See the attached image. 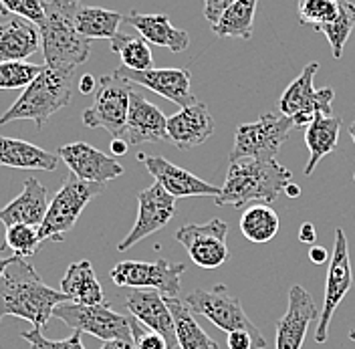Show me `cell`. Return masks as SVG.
<instances>
[{
  "instance_id": "6da1fadb",
  "label": "cell",
  "mask_w": 355,
  "mask_h": 349,
  "mask_svg": "<svg viewBox=\"0 0 355 349\" xmlns=\"http://www.w3.org/2000/svg\"><path fill=\"white\" fill-rule=\"evenodd\" d=\"M67 301L65 293L49 287L24 259L12 257L0 279V321L4 317H21L43 329L53 311Z\"/></svg>"
},
{
  "instance_id": "7a4b0ae2",
  "label": "cell",
  "mask_w": 355,
  "mask_h": 349,
  "mask_svg": "<svg viewBox=\"0 0 355 349\" xmlns=\"http://www.w3.org/2000/svg\"><path fill=\"white\" fill-rule=\"evenodd\" d=\"M291 182L293 174L277 160L241 158L230 162L214 204L234 208H243L244 204L252 202L272 204Z\"/></svg>"
},
{
  "instance_id": "3957f363",
  "label": "cell",
  "mask_w": 355,
  "mask_h": 349,
  "mask_svg": "<svg viewBox=\"0 0 355 349\" xmlns=\"http://www.w3.org/2000/svg\"><path fill=\"white\" fill-rule=\"evenodd\" d=\"M73 71L75 69L44 65L37 79L24 87L19 99L0 115V126H8L19 119H31L37 124V130H43L44 124L57 111L71 103Z\"/></svg>"
},
{
  "instance_id": "277c9868",
  "label": "cell",
  "mask_w": 355,
  "mask_h": 349,
  "mask_svg": "<svg viewBox=\"0 0 355 349\" xmlns=\"http://www.w3.org/2000/svg\"><path fill=\"white\" fill-rule=\"evenodd\" d=\"M73 15L57 0H44V21L39 24L44 65L75 69L89 61L91 41L77 31Z\"/></svg>"
},
{
  "instance_id": "5b68a950",
  "label": "cell",
  "mask_w": 355,
  "mask_h": 349,
  "mask_svg": "<svg viewBox=\"0 0 355 349\" xmlns=\"http://www.w3.org/2000/svg\"><path fill=\"white\" fill-rule=\"evenodd\" d=\"M103 192V184L87 182L77 176H67L59 192L49 202V210L43 224L39 226L41 242H63L65 237L73 230L81 212L85 210L89 202Z\"/></svg>"
},
{
  "instance_id": "8992f818",
  "label": "cell",
  "mask_w": 355,
  "mask_h": 349,
  "mask_svg": "<svg viewBox=\"0 0 355 349\" xmlns=\"http://www.w3.org/2000/svg\"><path fill=\"white\" fill-rule=\"evenodd\" d=\"M184 303L192 313L206 317L222 331H248L259 341L261 349L266 348V339L261 329L248 319L241 301L232 297L224 284H214L212 289H196L184 299Z\"/></svg>"
},
{
  "instance_id": "52a82bcc",
  "label": "cell",
  "mask_w": 355,
  "mask_h": 349,
  "mask_svg": "<svg viewBox=\"0 0 355 349\" xmlns=\"http://www.w3.org/2000/svg\"><path fill=\"white\" fill-rule=\"evenodd\" d=\"M132 91V81L123 79L115 71L110 75H103L97 83L91 108L83 111V124L91 130L101 128L110 131L113 139H121L125 131Z\"/></svg>"
},
{
  "instance_id": "ba28073f",
  "label": "cell",
  "mask_w": 355,
  "mask_h": 349,
  "mask_svg": "<svg viewBox=\"0 0 355 349\" xmlns=\"http://www.w3.org/2000/svg\"><path fill=\"white\" fill-rule=\"evenodd\" d=\"M295 124L287 115L265 113L252 124H243L234 131V146L230 152V162L241 158L275 160L287 142Z\"/></svg>"
},
{
  "instance_id": "9c48e42d",
  "label": "cell",
  "mask_w": 355,
  "mask_h": 349,
  "mask_svg": "<svg viewBox=\"0 0 355 349\" xmlns=\"http://www.w3.org/2000/svg\"><path fill=\"white\" fill-rule=\"evenodd\" d=\"M317 71L319 63H309L279 99V110L293 119L295 128L309 126L317 115H331L335 91L333 87H313V77L317 75Z\"/></svg>"
},
{
  "instance_id": "30bf717a",
  "label": "cell",
  "mask_w": 355,
  "mask_h": 349,
  "mask_svg": "<svg viewBox=\"0 0 355 349\" xmlns=\"http://www.w3.org/2000/svg\"><path fill=\"white\" fill-rule=\"evenodd\" d=\"M53 317L63 321L73 331L89 333L101 341H113V339H130L132 327L130 317H123L115 313L107 303L101 305H77V303H63L53 311Z\"/></svg>"
},
{
  "instance_id": "8fae6325",
  "label": "cell",
  "mask_w": 355,
  "mask_h": 349,
  "mask_svg": "<svg viewBox=\"0 0 355 349\" xmlns=\"http://www.w3.org/2000/svg\"><path fill=\"white\" fill-rule=\"evenodd\" d=\"M184 271V262H170L166 259H157L154 262L121 261L111 269L110 277L117 287L154 289L164 297H178Z\"/></svg>"
},
{
  "instance_id": "7c38bea8",
  "label": "cell",
  "mask_w": 355,
  "mask_h": 349,
  "mask_svg": "<svg viewBox=\"0 0 355 349\" xmlns=\"http://www.w3.org/2000/svg\"><path fill=\"white\" fill-rule=\"evenodd\" d=\"M354 287L352 277V259H349V244L343 228L335 230V246L329 259L327 269V279H325V295H323V309L319 313L317 331H315V341L325 343L329 337V325H331L333 313L341 305L343 297L347 291Z\"/></svg>"
},
{
  "instance_id": "4fadbf2b",
  "label": "cell",
  "mask_w": 355,
  "mask_h": 349,
  "mask_svg": "<svg viewBox=\"0 0 355 349\" xmlns=\"http://www.w3.org/2000/svg\"><path fill=\"white\" fill-rule=\"evenodd\" d=\"M226 237L228 224L220 219L208 220L206 224H186L176 232V240L200 269H218L228 261Z\"/></svg>"
},
{
  "instance_id": "5bb4252c",
  "label": "cell",
  "mask_w": 355,
  "mask_h": 349,
  "mask_svg": "<svg viewBox=\"0 0 355 349\" xmlns=\"http://www.w3.org/2000/svg\"><path fill=\"white\" fill-rule=\"evenodd\" d=\"M176 214V198L168 194L157 182L137 194V219L130 235L117 244L119 253L130 250L139 240L162 230Z\"/></svg>"
},
{
  "instance_id": "9a60e30c",
  "label": "cell",
  "mask_w": 355,
  "mask_h": 349,
  "mask_svg": "<svg viewBox=\"0 0 355 349\" xmlns=\"http://www.w3.org/2000/svg\"><path fill=\"white\" fill-rule=\"evenodd\" d=\"M117 75L132 81L133 85L150 89L157 95L170 99L180 108H190L196 103V97L192 93V75L188 69H148V71H133L128 67L115 69Z\"/></svg>"
},
{
  "instance_id": "2e32d148",
  "label": "cell",
  "mask_w": 355,
  "mask_h": 349,
  "mask_svg": "<svg viewBox=\"0 0 355 349\" xmlns=\"http://www.w3.org/2000/svg\"><path fill=\"white\" fill-rule=\"evenodd\" d=\"M137 160L146 166V170L154 176V180L172 196L188 198V196H210L216 198L220 194V186L208 184L200 180L198 176L180 168L176 164L168 162L162 155H146L137 153Z\"/></svg>"
},
{
  "instance_id": "e0dca14e",
  "label": "cell",
  "mask_w": 355,
  "mask_h": 349,
  "mask_svg": "<svg viewBox=\"0 0 355 349\" xmlns=\"http://www.w3.org/2000/svg\"><path fill=\"white\" fill-rule=\"evenodd\" d=\"M57 155L65 162L73 174L87 182L105 184L110 180L123 176L125 172L123 166L115 158H111L85 142H73V144L61 146Z\"/></svg>"
},
{
  "instance_id": "ac0fdd59",
  "label": "cell",
  "mask_w": 355,
  "mask_h": 349,
  "mask_svg": "<svg viewBox=\"0 0 355 349\" xmlns=\"http://www.w3.org/2000/svg\"><path fill=\"white\" fill-rule=\"evenodd\" d=\"M313 319H317V305L311 293L301 284H293L288 291L287 311L277 321V349L303 348Z\"/></svg>"
},
{
  "instance_id": "d6986e66",
  "label": "cell",
  "mask_w": 355,
  "mask_h": 349,
  "mask_svg": "<svg viewBox=\"0 0 355 349\" xmlns=\"http://www.w3.org/2000/svg\"><path fill=\"white\" fill-rule=\"evenodd\" d=\"M125 309L130 315L135 317L139 323H144L148 329L164 335L168 343L176 349V327H174V317L168 305V299L154 289H132L125 299Z\"/></svg>"
},
{
  "instance_id": "ffe728a7",
  "label": "cell",
  "mask_w": 355,
  "mask_h": 349,
  "mask_svg": "<svg viewBox=\"0 0 355 349\" xmlns=\"http://www.w3.org/2000/svg\"><path fill=\"white\" fill-rule=\"evenodd\" d=\"M121 139L130 146L168 142V117L135 89L130 95V111Z\"/></svg>"
},
{
  "instance_id": "44dd1931",
  "label": "cell",
  "mask_w": 355,
  "mask_h": 349,
  "mask_svg": "<svg viewBox=\"0 0 355 349\" xmlns=\"http://www.w3.org/2000/svg\"><path fill=\"white\" fill-rule=\"evenodd\" d=\"M216 130L214 117L206 103L182 108L176 115L168 117V142L180 150H192L202 146Z\"/></svg>"
},
{
  "instance_id": "7402d4cb",
  "label": "cell",
  "mask_w": 355,
  "mask_h": 349,
  "mask_svg": "<svg viewBox=\"0 0 355 349\" xmlns=\"http://www.w3.org/2000/svg\"><path fill=\"white\" fill-rule=\"evenodd\" d=\"M49 210L46 188L37 178H26L22 190L15 200H10L4 208H0V222L4 226L26 224V226H41Z\"/></svg>"
},
{
  "instance_id": "603a6c76",
  "label": "cell",
  "mask_w": 355,
  "mask_h": 349,
  "mask_svg": "<svg viewBox=\"0 0 355 349\" xmlns=\"http://www.w3.org/2000/svg\"><path fill=\"white\" fill-rule=\"evenodd\" d=\"M41 46L39 26L21 17H8L0 22V63L24 61Z\"/></svg>"
},
{
  "instance_id": "cb8c5ba5",
  "label": "cell",
  "mask_w": 355,
  "mask_h": 349,
  "mask_svg": "<svg viewBox=\"0 0 355 349\" xmlns=\"http://www.w3.org/2000/svg\"><path fill=\"white\" fill-rule=\"evenodd\" d=\"M59 160L61 158L57 153L46 152L35 144L0 135V168L55 172L59 168Z\"/></svg>"
},
{
  "instance_id": "d4e9b609",
  "label": "cell",
  "mask_w": 355,
  "mask_h": 349,
  "mask_svg": "<svg viewBox=\"0 0 355 349\" xmlns=\"http://www.w3.org/2000/svg\"><path fill=\"white\" fill-rule=\"evenodd\" d=\"M125 22H130L139 37L155 46H166L172 53L188 51L190 46V35L176 28L166 15H139L137 10H132L125 17Z\"/></svg>"
},
{
  "instance_id": "484cf974",
  "label": "cell",
  "mask_w": 355,
  "mask_h": 349,
  "mask_svg": "<svg viewBox=\"0 0 355 349\" xmlns=\"http://www.w3.org/2000/svg\"><path fill=\"white\" fill-rule=\"evenodd\" d=\"M61 291L71 303L77 305H101L105 303L103 287L97 281L93 264L89 261L71 262L67 266L65 277L61 279Z\"/></svg>"
},
{
  "instance_id": "4316f807",
  "label": "cell",
  "mask_w": 355,
  "mask_h": 349,
  "mask_svg": "<svg viewBox=\"0 0 355 349\" xmlns=\"http://www.w3.org/2000/svg\"><path fill=\"white\" fill-rule=\"evenodd\" d=\"M341 130L339 115H317L305 131V144L309 148V162L305 166V176L313 174L317 164L337 148Z\"/></svg>"
},
{
  "instance_id": "83f0119b",
  "label": "cell",
  "mask_w": 355,
  "mask_h": 349,
  "mask_svg": "<svg viewBox=\"0 0 355 349\" xmlns=\"http://www.w3.org/2000/svg\"><path fill=\"white\" fill-rule=\"evenodd\" d=\"M174 317L176 339L180 349H220V346L200 327L194 313L186 307L180 297H166Z\"/></svg>"
},
{
  "instance_id": "f1b7e54d",
  "label": "cell",
  "mask_w": 355,
  "mask_h": 349,
  "mask_svg": "<svg viewBox=\"0 0 355 349\" xmlns=\"http://www.w3.org/2000/svg\"><path fill=\"white\" fill-rule=\"evenodd\" d=\"M77 31L89 39H113L119 33V24L125 21L123 15L99 8V6H79L73 15Z\"/></svg>"
},
{
  "instance_id": "f546056e",
  "label": "cell",
  "mask_w": 355,
  "mask_h": 349,
  "mask_svg": "<svg viewBox=\"0 0 355 349\" xmlns=\"http://www.w3.org/2000/svg\"><path fill=\"white\" fill-rule=\"evenodd\" d=\"M259 0H234L226 12L220 17V21L212 24V31L216 37H234L248 41L252 37V24L257 15Z\"/></svg>"
},
{
  "instance_id": "4dcf8cb0",
  "label": "cell",
  "mask_w": 355,
  "mask_h": 349,
  "mask_svg": "<svg viewBox=\"0 0 355 349\" xmlns=\"http://www.w3.org/2000/svg\"><path fill=\"white\" fill-rule=\"evenodd\" d=\"M281 226L279 214L268 204H250L241 216V232L244 239L265 244L277 237Z\"/></svg>"
},
{
  "instance_id": "1f68e13d",
  "label": "cell",
  "mask_w": 355,
  "mask_h": 349,
  "mask_svg": "<svg viewBox=\"0 0 355 349\" xmlns=\"http://www.w3.org/2000/svg\"><path fill=\"white\" fill-rule=\"evenodd\" d=\"M111 51L121 57V63L133 71H148L154 69L152 49L144 37H133L125 33H117L111 39Z\"/></svg>"
},
{
  "instance_id": "d6a6232c",
  "label": "cell",
  "mask_w": 355,
  "mask_h": 349,
  "mask_svg": "<svg viewBox=\"0 0 355 349\" xmlns=\"http://www.w3.org/2000/svg\"><path fill=\"white\" fill-rule=\"evenodd\" d=\"M339 2V12L331 22L315 28L319 33H323L327 37V41L331 44L333 59H341L343 55V46L347 43L349 35L355 28V4L352 0H337Z\"/></svg>"
},
{
  "instance_id": "836d02e7",
  "label": "cell",
  "mask_w": 355,
  "mask_h": 349,
  "mask_svg": "<svg viewBox=\"0 0 355 349\" xmlns=\"http://www.w3.org/2000/svg\"><path fill=\"white\" fill-rule=\"evenodd\" d=\"M39 239V228L37 226H26V224H12L6 226L4 232V246L12 253L17 259H28L35 257L41 248Z\"/></svg>"
},
{
  "instance_id": "e575fe53",
  "label": "cell",
  "mask_w": 355,
  "mask_h": 349,
  "mask_svg": "<svg viewBox=\"0 0 355 349\" xmlns=\"http://www.w3.org/2000/svg\"><path fill=\"white\" fill-rule=\"evenodd\" d=\"M43 69L44 65H33V63H26V61L0 63V89L10 91V89L28 87Z\"/></svg>"
},
{
  "instance_id": "d590c367",
  "label": "cell",
  "mask_w": 355,
  "mask_h": 349,
  "mask_svg": "<svg viewBox=\"0 0 355 349\" xmlns=\"http://www.w3.org/2000/svg\"><path fill=\"white\" fill-rule=\"evenodd\" d=\"M297 12H299V21L311 24L313 28H319L337 17L339 2L337 0H301Z\"/></svg>"
},
{
  "instance_id": "8d00e7d4",
  "label": "cell",
  "mask_w": 355,
  "mask_h": 349,
  "mask_svg": "<svg viewBox=\"0 0 355 349\" xmlns=\"http://www.w3.org/2000/svg\"><path fill=\"white\" fill-rule=\"evenodd\" d=\"M0 15H15L39 26L44 21V0H0Z\"/></svg>"
},
{
  "instance_id": "74e56055",
  "label": "cell",
  "mask_w": 355,
  "mask_h": 349,
  "mask_svg": "<svg viewBox=\"0 0 355 349\" xmlns=\"http://www.w3.org/2000/svg\"><path fill=\"white\" fill-rule=\"evenodd\" d=\"M21 335L24 341H28L31 349H85L83 341H81V331H73L67 339H59V341L46 339L41 327L22 331Z\"/></svg>"
},
{
  "instance_id": "f35d334b",
  "label": "cell",
  "mask_w": 355,
  "mask_h": 349,
  "mask_svg": "<svg viewBox=\"0 0 355 349\" xmlns=\"http://www.w3.org/2000/svg\"><path fill=\"white\" fill-rule=\"evenodd\" d=\"M130 327H132L133 348L135 349H174L164 335L148 329L132 315H130Z\"/></svg>"
},
{
  "instance_id": "ab89813d",
  "label": "cell",
  "mask_w": 355,
  "mask_h": 349,
  "mask_svg": "<svg viewBox=\"0 0 355 349\" xmlns=\"http://www.w3.org/2000/svg\"><path fill=\"white\" fill-rule=\"evenodd\" d=\"M228 349H261L259 341L248 331H232L226 337Z\"/></svg>"
},
{
  "instance_id": "60d3db41",
  "label": "cell",
  "mask_w": 355,
  "mask_h": 349,
  "mask_svg": "<svg viewBox=\"0 0 355 349\" xmlns=\"http://www.w3.org/2000/svg\"><path fill=\"white\" fill-rule=\"evenodd\" d=\"M232 2L234 0H204V19L212 22V24H216Z\"/></svg>"
},
{
  "instance_id": "b9f144b4",
  "label": "cell",
  "mask_w": 355,
  "mask_h": 349,
  "mask_svg": "<svg viewBox=\"0 0 355 349\" xmlns=\"http://www.w3.org/2000/svg\"><path fill=\"white\" fill-rule=\"evenodd\" d=\"M315 239H317V228H315V224H311V222L301 224V228H299V240L305 242V244H313Z\"/></svg>"
},
{
  "instance_id": "7bdbcfd3",
  "label": "cell",
  "mask_w": 355,
  "mask_h": 349,
  "mask_svg": "<svg viewBox=\"0 0 355 349\" xmlns=\"http://www.w3.org/2000/svg\"><path fill=\"white\" fill-rule=\"evenodd\" d=\"M309 259L311 262H315V264H323V262L329 261L331 257H329V253H327L325 246H311Z\"/></svg>"
},
{
  "instance_id": "ee69618b",
  "label": "cell",
  "mask_w": 355,
  "mask_h": 349,
  "mask_svg": "<svg viewBox=\"0 0 355 349\" xmlns=\"http://www.w3.org/2000/svg\"><path fill=\"white\" fill-rule=\"evenodd\" d=\"M97 83L99 81H95V77L93 75H83L81 79H79V93H83V95H89V93H95L97 91Z\"/></svg>"
},
{
  "instance_id": "f6af8a7d",
  "label": "cell",
  "mask_w": 355,
  "mask_h": 349,
  "mask_svg": "<svg viewBox=\"0 0 355 349\" xmlns=\"http://www.w3.org/2000/svg\"><path fill=\"white\" fill-rule=\"evenodd\" d=\"M101 349H135L133 341L130 339H113V341H105Z\"/></svg>"
},
{
  "instance_id": "bcb514c9",
  "label": "cell",
  "mask_w": 355,
  "mask_h": 349,
  "mask_svg": "<svg viewBox=\"0 0 355 349\" xmlns=\"http://www.w3.org/2000/svg\"><path fill=\"white\" fill-rule=\"evenodd\" d=\"M130 150V144L125 139H113L111 142V153L113 155H125Z\"/></svg>"
},
{
  "instance_id": "7dc6e473",
  "label": "cell",
  "mask_w": 355,
  "mask_h": 349,
  "mask_svg": "<svg viewBox=\"0 0 355 349\" xmlns=\"http://www.w3.org/2000/svg\"><path fill=\"white\" fill-rule=\"evenodd\" d=\"M285 194H287L288 198H299L301 196V188H299V186H295V184L291 182L287 188H285Z\"/></svg>"
},
{
  "instance_id": "c3c4849f",
  "label": "cell",
  "mask_w": 355,
  "mask_h": 349,
  "mask_svg": "<svg viewBox=\"0 0 355 349\" xmlns=\"http://www.w3.org/2000/svg\"><path fill=\"white\" fill-rule=\"evenodd\" d=\"M61 6H65V8H71V10H77L79 6H81V2L83 0H57Z\"/></svg>"
},
{
  "instance_id": "681fc988",
  "label": "cell",
  "mask_w": 355,
  "mask_h": 349,
  "mask_svg": "<svg viewBox=\"0 0 355 349\" xmlns=\"http://www.w3.org/2000/svg\"><path fill=\"white\" fill-rule=\"evenodd\" d=\"M10 261H12V257H0V279H2V275H4V271H6V266L10 264Z\"/></svg>"
},
{
  "instance_id": "f907efd6",
  "label": "cell",
  "mask_w": 355,
  "mask_h": 349,
  "mask_svg": "<svg viewBox=\"0 0 355 349\" xmlns=\"http://www.w3.org/2000/svg\"><path fill=\"white\" fill-rule=\"evenodd\" d=\"M347 133L352 135V139H354V144H355V121H354V124H349V126H347Z\"/></svg>"
}]
</instances>
